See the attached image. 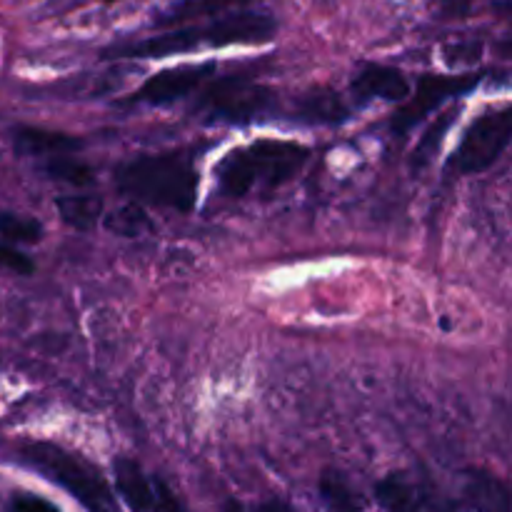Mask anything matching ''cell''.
I'll use <instances>...</instances> for the list:
<instances>
[{
    "label": "cell",
    "mask_w": 512,
    "mask_h": 512,
    "mask_svg": "<svg viewBox=\"0 0 512 512\" xmlns=\"http://www.w3.org/2000/svg\"><path fill=\"white\" fill-rule=\"evenodd\" d=\"M103 3H115V0H103Z\"/></svg>",
    "instance_id": "cell-30"
},
{
    "label": "cell",
    "mask_w": 512,
    "mask_h": 512,
    "mask_svg": "<svg viewBox=\"0 0 512 512\" xmlns=\"http://www.w3.org/2000/svg\"><path fill=\"white\" fill-rule=\"evenodd\" d=\"M295 115L315 125H333L343 123V120L348 118V108H345L343 100L335 93H330V90H313V93L303 95V98L298 100Z\"/></svg>",
    "instance_id": "cell-12"
},
{
    "label": "cell",
    "mask_w": 512,
    "mask_h": 512,
    "mask_svg": "<svg viewBox=\"0 0 512 512\" xmlns=\"http://www.w3.org/2000/svg\"><path fill=\"white\" fill-rule=\"evenodd\" d=\"M245 160L255 175V183L263 180L270 188L288 183L308 160V148L290 140H258V143L243 148Z\"/></svg>",
    "instance_id": "cell-7"
},
{
    "label": "cell",
    "mask_w": 512,
    "mask_h": 512,
    "mask_svg": "<svg viewBox=\"0 0 512 512\" xmlns=\"http://www.w3.org/2000/svg\"><path fill=\"white\" fill-rule=\"evenodd\" d=\"M320 495L330 512H360L350 485L338 473H325L320 480Z\"/></svg>",
    "instance_id": "cell-19"
},
{
    "label": "cell",
    "mask_w": 512,
    "mask_h": 512,
    "mask_svg": "<svg viewBox=\"0 0 512 512\" xmlns=\"http://www.w3.org/2000/svg\"><path fill=\"white\" fill-rule=\"evenodd\" d=\"M105 228L118 235H125V238H138L145 230H150V220L143 208H138V205H125V208L115 210L113 215L105 218Z\"/></svg>",
    "instance_id": "cell-21"
},
{
    "label": "cell",
    "mask_w": 512,
    "mask_h": 512,
    "mask_svg": "<svg viewBox=\"0 0 512 512\" xmlns=\"http://www.w3.org/2000/svg\"><path fill=\"white\" fill-rule=\"evenodd\" d=\"M155 512H183L175 495L163 483H155Z\"/></svg>",
    "instance_id": "cell-26"
},
{
    "label": "cell",
    "mask_w": 512,
    "mask_h": 512,
    "mask_svg": "<svg viewBox=\"0 0 512 512\" xmlns=\"http://www.w3.org/2000/svg\"><path fill=\"white\" fill-rule=\"evenodd\" d=\"M115 488L133 512H155V488L140 465L130 458H118L113 465Z\"/></svg>",
    "instance_id": "cell-10"
},
{
    "label": "cell",
    "mask_w": 512,
    "mask_h": 512,
    "mask_svg": "<svg viewBox=\"0 0 512 512\" xmlns=\"http://www.w3.org/2000/svg\"><path fill=\"white\" fill-rule=\"evenodd\" d=\"M225 512H243V505H240L238 500H230V503L225 505Z\"/></svg>",
    "instance_id": "cell-29"
},
{
    "label": "cell",
    "mask_w": 512,
    "mask_h": 512,
    "mask_svg": "<svg viewBox=\"0 0 512 512\" xmlns=\"http://www.w3.org/2000/svg\"><path fill=\"white\" fill-rule=\"evenodd\" d=\"M468 498L475 512H510V493L503 480L490 473H473L468 480Z\"/></svg>",
    "instance_id": "cell-13"
},
{
    "label": "cell",
    "mask_w": 512,
    "mask_h": 512,
    "mask_svg": "<svg viewBox=\"0 0 512 512\" xmlns=\"http://www.w3.org/2000/svg\"><path fill=\"white\" fill-rule=\"evenodd\" d=\"M215 63L200 65H180V68L160 70L153 78L145 80L138 90L128 98V103H145V105H165L173 100L185 98L195 88L213 78Z\"/></svg>",
    "instance_id": "cell-8"
},
{
    "label": "cell",
    "mask_w": 512,
    "mask_h": 512,
    "mask_svg": "<svg viewBox=\"0 0 512 512\" xmlns=\"http://www.w3.org/2000/svg\"><path fill=\"white\" fill-rule=\"evenodd\" d=\"M118 188L140 203L173 208L188 213L195 205L198 175L188 160L178 155H140L130 163L120 165Z\"/></svg>",
    "instance_id": "cell-2"
},
{
    "label": "cell",
    "mask_w": 512,
    "mask_h": 512,
    "mask_svg": "<svg viewBox=\"0 0 512 512\" xmlns=\"http://www.w3.org/2000/svg\"><path fill=\"white\" fill-rule=\"evenodd\" d=\"M350 88L360 100L380 98L400 103L410 95L408 78L398 68H388V65H365L353 78Z\"/></svg>",
    "instance_id": "cell-9"
},
{
    "label": "cell",
    "mask_w": 512,
    "mask_h": 512,
    "mask_svg": "<svg viewBox=\"0 0 512 512\" xmlns=\"http://www.w3.org/2000/svg\"><path fill=\"white\" fill-rule=\"evenodd\" d=\"M30 465L43 470L50 480L73 493L90 512H115L108 485L78 455L50 443H33L23 450Z\"/></svg>",
    "instance_id": "cell-3"
},
{
    "label": "cell",
    "mask_w": 512,
    "mask_h": 512,
    "mask_svg": "<svg viewBox=\"0 0 512 512\" xmlns=\"http://www.w3.org/2000/svg\"><path fill=\"white\" fill-rule=\"evenodd\" d=\"M0 238L10 243H38L43 238V225L28 215L0 213Z\"/></svg>",
    "instance_id": "cell-20"
},
{
    "label": "cell",
    "mask_w": 512,
    "mask_h": 512,
    "mask_svg": "<svg viewBox=\"0 0 512 512\" xmlns=\"http://www.w3.org/2000/svg\"><path fill=\"white\" fill-rule=\"evenodd\" d=\"M275 20L263 13H235L220 18L205 28H178L135 45L110 50L120 58H165V55L190 53L198 48H225V45L268 43L275 35Z\"/></svg>",
    "instance_id": "cell-1"
},
{
    "label": "cell",
    "mask_w": 512,
    "mask_h": 512,
    "mask_svg": "<svg viewBox=\"0 0 512 512\" xmlns=\"http://www.w3.org/2000/svg\"><path fill=\"white\" fill-rule=\"evenodd\" d=\"M455 115H458V110H445V113L440 115V118H435L433 125L425 130V135L420 138V143L415 145L413 155H410L413 170H420L430 158H433V153L440 148V143H443V138L448 135V130L453 128Z\"/></svg>",
    "instance_id": "cell-18"
},
{
    "label": "cell",
    "mask_w": 512,
    "mask_h": 512,
    "mask_svg": "<svg viewBox=\"0 0 512 512\" xmlns=\"http://www.w3.org/2000/svg\"><path fill=\"white\" fill-rule=\"evenodd\" d=\"M13 143L20 155H53V158H63L83 145L75 135L43 128H18L13 133Z\"/></svg>",
    "instance_id": "cell-11"
},
{
    "label": "cell",
    "mask_w": 512,
    "mask_h": 512,
    "mask_svg": "<svg viewBox=\"0 0 512 512\" xmlns=\"http://www.w3.org/2000/svg\"><path fill=\"white\" fill-rule=\"evenodd\" d=\"M258 512H293V510H290L285 503H280V500H268L265 505H260Z\"/></svg>",
    "instance_id": "cell-27"
},
{
    "label": "cell",
    "mask_w": 512,
    "mask_h": 512,
    "mask_svg": "<svg viewBox=\"0 0 512 512\" xmlns=\"http://www.w3.org/2000/svg\"><path fill=\"white\" fill-rule=\"evenodd\" d=\"M0 268L10 270V273H18V275H33L35 265H33V260L25 258V255L18 253L15 248L0 245Z\"/></svg>",
    "instance_id": "cell-23"
},
{
    "label": "cell",
    "mask_w": 512,
    "mask_h": 512,
    "mask_svg": "<svg viewBox=\"0 0 512 512\" xmlns=\"http://www.w3.org/2000/svg\"><path fill=\"white\" fill-rule=\"evenodd\" d=\"M378 500L385 512H423L418 493L403 475H390L378 485Z\"/></svg>",
    "instance_id": "cell-16"
},
{
    "label": "cell",
    "mask_w": 512,
    "mask_h": 512,
    "mask_svg": "<svg viewBox=\"0 0 512 512\" xmlns=\"http://www.w3.org/2000/svg\"><path fill=\"white\" fill-rule=\"evenodd\" d=\"M48 175L55 180H63V183H70V185H80V188H85V185L93 183V170L88 168V165L78 163V160L73 158H53L48 165Z\"/></svg>",
    "instance_id": "cell-22"
},
{
    "label": "cell",
    "mask_w": 512,
    "mask_h": 512,
    "mask_svg": "<svg viewBox=\"0 0 512 512\" xmlns=\"http://www.w3.org/2000/svg\"><path fill=\"white\" fill-rule=\"evenodd\" d=\"M248 3L250 0H180L163 15L160 25L163 28H183L190 20L205 18V15H218L230 8H243Z\"/></svg>",
    "instance_id": "cell-14"
},
{
    "label": "cell",
    "mask_w": 512,
    "mask_h": 512,
    "mask_svg": "<svg viewBox=\"0 0 512 512\" xmlns=\"http://www.w3.org/2000/svg\"><path fill=\"white\" fill-rule=\"evenodd\" d=\"M480 55H483V45L480 43H460L445 50V60L450 65H473L478 63Z\"/></svg>",
    "instance_id": "cell-24"
},
{
    "label": "cell",
    "mask_w": 512,
    "mask_h": 512,
    "mask_svg": "<svg viewBox=\"0 0 512 512\" xmlns=\"http://www.w3.org/2000/svg\"><path fill=\"white\" fill-rule=\"evenodd\" d=\"M478 80V75H423L418 88H415L413 98L393 113L390 128L398 135L408 133L430 110L440 108L448 98H455V95H463L468 90H473L478 85Z\"/></svg>",
    "instance_id": "cell-6"
},
{
    "label": "cell",
    "mask_w": 512,
    "mask_h": 512,
    "mask_svg": "<svg viewBox=\"0 0 512 512\" xmlns=\"http://www.w3.org/2000/svg\"><path fill=\"white\" fill-rule=\"evenodd\" d=\"M512 135V110L500 108L483 113L465 133L458 153H455V168L460 173H483L488 170L505 148L510 145Z\"/></svg>",
    "instance_id": "cell-5"
},
{
    "label": "cell",
    "mask_w": 512,
    "mask_h": 512,
    "mask_svg": "<svg viewBox=\"0 0 512 512\" xmlns=\"http://www.w3.org/2000/svg\"><path fill=\"white\" fill-rule=\"evenodd\" d=\"M470 3H473V0H443V5L448 8V13H460V10L468 8Z\"/></svg>",
    "instance_id": "cell-28"
},
{
    "label": "cell",
    "mask_w": 512,
    "mask_h": 512,
    "mask_svg": "<svg viewBox=\"0 0 512 512\" xmlns=\"http://www.w3.org/2000/svg\"><path fill=\"white\" fill-rule=\"evenodd\" d=\"M275 103V93L265 85L245 78L215 80L203 93V108L210 120L220 123H248L258 115L268 113Z\"/></svg>",
    "instance_id": "cell-4"
},
{
    "label": "cell",
    "mask_w": 512,
    "mask_h": 512,
    "mask_svg": "<svg viewBox=\"0 0 512 512\" xmlns=\"http://www.w3.org/2000/svg\"><path fill=\"white\" fill-rule=\"evenodd\" d=\"M58 213L75 230H93L103 218V200L95 195H63L58 198Z\"/></svg>",
    "instance_id": "cell-15"
},
{
    "label": "cell",
    "mask_w": 512,
    "mask_h": 512,
    "mask_svg": "<svg viewBox=\"0 0 512 512\" xmlns=\"http://www.w3.org/2000/svg\"><path fill=\"white\" fill-rule=\"evenodd\" d=\"M218 173H220V185H223V190L230 195V198H243V195L255 185V175L253 170H250L248 160H245L243 148L225 155Z\"/></svg>",
    "instance_id": "cell-17"
},
{
    "label": "cell",
    "mask_w": 512,
    "mask_h": 512,
    "mask_svg": "<svg viewBox=\"0 0 512 512\" xmlns=\"http://www.w3.org/2000/svg\"><path fill=\"white\" fill-rule=\"evenodd\" d=\"M10 512H60L55 505H50L48 500L38 498V495H20L10 505Z\"/></svg>",
    "instance_id": "cell-25"
}]
</instances>
